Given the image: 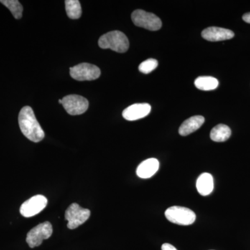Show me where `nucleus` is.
<instances>
[{
  "instance_id": "nucleus-1",
  "label": "nucleus",
  "mask_w": 250,
  "mask_h": 250,
  "mask_svg": "<svg viewBox=\"0 0 250 250\" xmlns=\"http://www.w3.org/2000/svg\"><path fill=\"white\" fill-rule=\"evenodd\" d=\"M18 123L22 134L32 142H40L45 137V132L30 106H24L21 109L18 116Z\"/></svg>"
},
{
  "instance_id": "nucleus-2",
  "label": "nucleus",
  "mask_w": 250,
  "mask_h": 250,
  "mask_svg": "<svg viewBox=\"0 0 250 250\" xmlns=\"http://www.w3.org/2000/svg\"><path fill=\"white\" fill-rule=\"evenodd\" d=\"M98 45L102 49H110L119 53H125L129 47L127 37L120 31H113L104 34L99 39Z\"/></svg>"
},
{
  "instance_id": "nucleus-3",
  "label": "nucleus",
  "mask_w": 250,
  "mask_h": 250,
  "mask_svg": "<svg viewBox=\"0 0 250 250\" xmlns=\"http://www.w3.org/2000/svg\"><path fill=\"white\" fill-rule=\"evenodd\" d=\"M165 215L170 223L184 226L192 225L196 219V215L192 210L179 206H174L167 208Z\"/></svg>"
},
{
  "instance_id": "nucleus-4",
  "label": "nucleus",
  "mask_w": 250,
  "mask_h": 250,
  "mask_svg": "<svg viewBox=\"0 0 250 250\" xmlns=\"http://www.w3.org/2000/svg\"><path fill=\"white\" fill-rule=\"evenodd\" d=\"M131 20L135 25L150 31H157L162 27L160 18L152 13L138 9L131 14Z\"/></svg>"
},
{
  "instance_id": "nucleus-5",
  "label": "nucleus",
  "mask_w": 250,
  "mask_h": 250,
  "mask_svg": "<svg viewBox=\"0 0 250 250\" xmlns=\"http://www.w3.org/2000/svg\"><path fill=\"white\" fill-rule=\"evenodd\" d=\"M89 209L82 208L78 204H72L65 211V218L67 220V228L75 229L83 225L90 218Z\"/></svg>"
},
{
  "instance_id": "nucleus-6",
  "label": "nucleus",
  "mask_w": 250,
  "mask_h": 250,
  "mask_svg": "<svg viewBox=\"0 0 250 250\" xmlns=\"http://www.w3.org/2000/svg\"><path fill=\"white\" fill-rule=\"evenodd\" d=\"M53 232L52 224L45 222L37 225L27 233L26 241L31 248L40 246L44 240L48 239Z\"/></svg>"
},
{
  "instance_id": "nucleus-7",
  "label": "nucleus",
  "mask_w": 250,
  "mask_h": 250,
  "mask_svg": "<svg viewBox=\"0 0 250 250\" xmlns=\"http://www.w3.org/2000/svg\"><path fill=\"white\" fill-rule=\"evenodd\" d=\"M70 76L77 81H92L97 80L101 75V71L96 65L88 62L78 64L70 67Z\"/></svg>"
},
{
  "instance_id": "nucleus-8",
  "label": "nucleus",
  "mask_w": 250,
  "mask_h": 250,
  "mask_svg": "<svg viewBox=\"0 0 250 250\" xmlns=\"http://www.w3.org/2000/svg\"><path fill=\"white\" fill-rule=\"evenodd\" d=\"M62 105L68 114L71 116L83 114L88 110L89 103L83 97L70 95L62 99Z\"/></svg>"
},
{
  "instance_id": "nucleus-9",
  "label": "nucleus",
  "mask_w": 250,
  "mask_h": 250,
  "mask_svg": "<svg viewBox=\"0 0 250 250\" xmlns=\"http://www.w3.org/2000/svg\"><path fill=\"white\" fill-rule=\"evenodd\" d=\"M47 205V200L45 196L41 195H35L22 204L20 208V212L22 216L31 218L41 213Z\"/></svg>"
},
{
  "instance_id": "nucleus-10",
  "label": "nucleus",
  "mask_w": 250,
  "mask_h": 250,
  "mask_svg": "<svg viewBox=\"0 0 250 250\" xmlns=\"http://www.w3.org/2000/svg\"><path fill=\"white\" fill-rule=\"evenodd\" d=\"M150 111L151 106L149 104H135L125 108L123 116L126 121H137L148 116Z\"/></svg>"
},
{
  "instance_id": "nucleus-11",
  "label": "nucleus",
  "mask_w": 250,
  "mask_h": 250,
  "mask_svg": "<svg viewBox=\"0 0 250 250\" xmlns=\"http://www.w3.org/2000/svg\"><path fill=\"white\" fill-rule=\"evenodd\" d=\"M202 36L205 40L215 42L229 40L234 37V33L225 28L211 27L202 31Z\"/></svg>"
},
{
  "instance_id": "nucleus-12",
  "label": "nucleus",
  "mask_w": 250,
  "mask_h": 250,
  "mask_svg": "<svg viewBox=\"0 0 250 250\" xmlns=\"http://www.w3.org/2000/svg\"><path fill=\"white\" fill-rule=\"evenodd\" d=\"M159 168V161L154 158L143 161L136 170V174L140 178L149 179L157 172Z\"/></svg>"
},
{
  "instance_id": "nucleus-13",
  "label": "nucleus",
  "mask_w": 250,
  "mask_h": 250,
  "mask_svg": "<svg viewBox=\"0 0 250 250\" xmlns=\"http://www.w3.org/2000/svg\"><path fill=\"white\" fill-rule=\"evenodd\" d=\"M205 119L203 116H195L188 118L179 127V133L181 136H187L188 135L195 132L201 127L205 123Z\"/></svg>"
},
{
  "instance_id": "nucleus-14",
  "label": "nucleus",
  "mask_w": 250,
  "mask_h": 250,
  "mask_svg": "<svg viewBox=\"0 0 250 250\" xmlns=\"http://www.w3.org/2000/svg\"><path fill=\"white\" fill-rule=\"evenodd\" d=\"M196 187L197 191L202 196L210 195L213 190V179L209 173L202 174L197 180Z\"/></svg>"
},
{
  "instance_id": "nucleus-15",
  "label": "nucleus",
  "mask_w": 250,
  "mask_h": 250,
  "mask_svg": "<svg viewBox=\"0 0 250 250\" xmlns=\"http://www.w3.org/2000/svg\"><path fill=\"white\" fill-rule=\"evenodd\" d=\"M231 129L227 125L220 124L212 129L210 133V138L215 142H225L231 136Z\"/></svg>"
},
{
  "instance_id": "nucleus-16",
  "label": "nucleus",
  "mask_w": 250,
  "mask_h": 250,
  "mask_svg": "<svg viewBox=\"0 0 250 250\" xmlns=\"http://www.w3.org/2000/svg\"><path fill=\"white\" fill-rule=\"evenodd\" d=\"M218 80L212 77H200L195 81V86L205 91L215 90L218 88Z\"/></svg>"
},
{
  "instance_id": "nucleus-17",
  "label": "nucleus",
  "mask_w": 250,
  "mask_h": 250,
  "mask_svg": "<svg viewBox=\"0 0 250 250\" xmlns=\"http://www.w3.org/2000/svg\"><path fill=\"white\" fill-rule=\"evenodd\" d=\"M65 11L67 16L71 19H79L82 16V10L78 0H67L65 1Z\"/></svg>"
},
{
  "instance_id": "nucleus-18",
  "label": "nucleus",
  "mask_w": 250,
  "mask_h": 250,
  "mask_svg": "<svg viewBox=\"0 0 250 250\" xmlns=\"http://www.w3.org/2000/svg\"><path fill=\"white\" fill-rule=\"evenodd\" d=\"M0 3L8 8L16 19L22 17L23 7L18 0H0Z\"/></svg>"
},
{
  "instance_id": "nucleus-19",
  "label": "nucleus",
  "mask_w": 250,
  "mask_h": 250,
  "mask_svg": "<svg viewBox=\"0 0 250 250\" xmlns=\"http://www.w3.org/2000/svg\"><path fill=\"white\" fill-rule=\"evenodd\" d=\"M158 66V62L154 59H148L140 64L139 71L143 74H149L155 70Z\"/></svg>"
},
{
  "instance_id": "nucleus-20",
  "label": "nucleus",
  "mask_w": 250,
  "mask_h": 250,
  "mask_svg": "<svg viewBox=\"0 0 250 250\" xmlns=\"http://www.w3.org/2000/svg\"><path fill=\"white\" fill-rule=\"evenodd\" d=\"M161 250H177L173 246H172L169 243H164L161 247Z\"/></svg>"
},
{
  "instance_id": "nucleus-21",
  "label": "nucleus",
  "mask_w": 250,
  "mask_h": 250,
  "mask_svg": "<svg viewBox=\"0 0 250 250\" xmlns=\"http://www.w3.org/2000/svg\"><path fill=\"white\" fill-rule=\"evenodd\" d=\"M243 20L245 22L250 24V13L243 15Z\"/></svg>"
},
{
  "instance_id": "nucleus-22",
  "label": "nucleus",
  "mask_w": 250,
  "mask_h": 250,
  "mask_svg": "<svg viewBox=\"0 0 250 250\" xmlns=\"http://www.w3.org/2000/svg\"><path fill=\"white\" fill-rule=\"evenodd\" d=\"M59 104H62V100H59Z\"/></svg>"
}]
</instances>
